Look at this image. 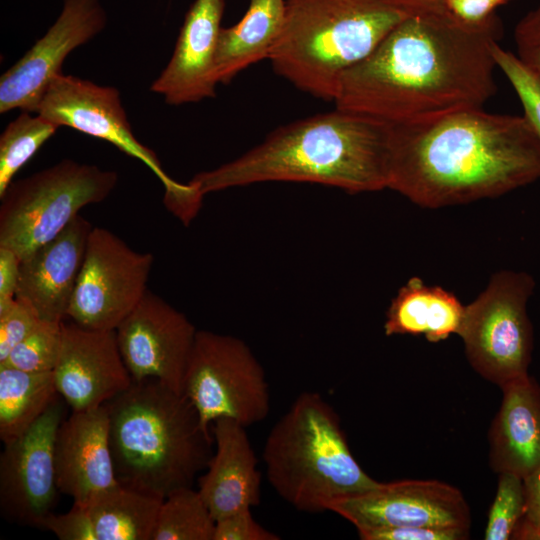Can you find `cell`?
Returning a JSON list of instances; mask_svg holds the SVG:
<instances>
[{
    "mask_svg": "<svg viewBox=\"0 0 540 540\" xmlns=\"http://www.w3.org/2000/svg\"><path fill=\"white\" fill-rule=\"evenodd\" d=\"M502 32L496 14L472 25L444 5L415 11L342 76L335 107L389 125L482 108L496 93L493 49Z\"/></svg>",
    "mask_w": 540,
    "mask_h": 540,
    "instance_id": "6da1fadb",
    "label": "cell"
},
{
    "mask_svg": "<svg viewBox=\"0 0 540 540\" xmlns=\"http://www.w3.org/2000/svg\"><path fill=\"white\" fill-rule=\"evenodd\" d=\"M540 179V139L524 115L463 109L391 125L388 189L425 208L494 198Z\"/></svg>",
    "mask_w": 540,
    "mask_h": 540,
    "instance_id": "7a4b0ae2",
    "label": "cell"
},
{
    "mask_svg": "<svg viewBox=\"0 0 540 540\" xmlns=\"http://www.w3.org/2000/svg\"><path fill=\"white\" fill-rule=\"evenodd\" d=\"M391 125L335 108L279 126L239 157L189 182L203 196L263 182H307L349 193L388 188Z\"/></svg>",
    "mask_w": 540,
    "mask_h": 540,
    "instance_id": "3957f363",
    "label": "cell"
},
{
    "mask_svg": "<svg viewBox=\"0 0 540 540\" xmlns=\"http://www.w3.org/2000/svg\"><path fill=\"white\" fill-rule=\"evenodd\" d=\"M119 484L165 499L192 487L213 454V436L183 393L156 379L132 382L104 404Z\"/></svg>",
    "mask_w": 540,
    "mask_h": 540,
    "instance_id": "277c9868",
    "label": "cell"
},
{
    "mask_svg": "<svg viewBox=\"0 0 540 540\" xmlns=\"http://www.w3.org/2000/svg\"><path fill=\"white\" fill-rule=\"evenodd\" d=\"M411 13L387 0H286L268 59L299 90L334 102L342 76Z\"/></svg>",
    "mask_w": 540,
    "mask_h": 540,
    "instance_id": "5b68a950",
    "label": "cell"
},
{
    "mask_svg": "<svg viewBox=\"0 0 540 540\" xmlns=\"http://www.w3.org/2000/svg\"><path fill=\"white\" fill-rule=\"evenodd\" d=\"M274 491L304 513L379 484L354 458L339 415L318 393H300L270 430L263 449Z\"/></svg>",
    "mask_w": 540,
    "mask_h": 540,
    "instance_id": "8992f818",
    "label": "cell"
},
{
    "mask_svg": "<svg viewBox=\"0 0 540 540\" xmlns=\"http://www.w3.org/2000/svg\"><path fill=\"white\" fill-rule=\"evenodd\" d=\"M117 182V172L72 159L12 181L0 196V247L21 260L28 257L61 233L80 209L106 199Z\"/></svg>",
    "mask_w": 540,
    "mask_h": 540,
    "instance_id": "52a82bcc",
    "label": "cell"
},
{
    "mask_svg": "<svg viewBox=\"0 0 540 540\" xmlns=\"http://www.w3.org/2000/svg\"><path fill=\"white\" fill-rule=\"evenodd\" d=\"M534 287L528 273L501 270L465 305L458 335L467 358L482 377L500 387L529 375L533 333L527 303Z\"/></svg>",
    "mask_w": 540,
    "mask_h": 540,
    "instance_id": "ba28073f",
    "label": "cell"
},
{
    "mask_svg": "<svg viewBox=\"0 0 540 540\" xmlns=\"http://www.w3.org/2000/svg\"><path fill=\"white\" fill-rule=\"evenodd\" d=\"M182 393L197 411L202 428L229 418L245 427L270 412L264 369L241 339L198 330L185 369Z\"/></svg>",
    "mask_w": 540,
    "mask_h": 540,
    "instance_id": "9c48e42d",
    "label": "cell"
},
{
    "mask_svg": "<svg viewBox=\"0 0 540 540\" xmlns=\"http://www.w3.org/2000/svg\"><path fill=\"white\" fill-rule=\"evenodd\" d=\"M35 113L59 127L107 141L140 160L163 184L164 204L182 223L188 225L197 215L203 196L189 182L169 177L155 152L134 136L117 88L61 73L48 86Z\"/></svg>",
    "mask_w": 540,
    "mask_h": 540,
    "instance_id": "30bf717a",
    "label": "cell"
},
{
    "mask_svg": "<svg viewBox=\"0 0 540 540\" xmlns=\"http://www.w3.org/2000/svg\"><path fill=\"white\" fill-rule=\"evenodd\" d=\"M153 260L93 227L66 319L89 330H116L147 292Z\"/></svg>",
    "mask_w": 540,
    "mask_h": 540,
    "instance_id": "8fae6325",
    "label": "cell"
},
{
    "mask_svg": "<svg viewBox=\"0 0 540 540\" xmlns=\"http://www.w3.org/2000/svg\"><path fill=\"white\" fill-rule=\"evenodd\" d=\"M357 530L399 527L470 528L462 493L437 480H401L337 498L328 505Z\"/></svg>",
    "mask_w": 540,
    "mask_h": 540,
    "instance_id": "7c38bea8",
    "label": "cell"
},
{
    "mask_svg": "<svg viewBox=\"0 0 540 540\" xmlns=\"http://www.w3.org/2000/svg\"><path fill=\"white\" fill-rule=\"evenodd\" d=\"M59 399L0 454V512L9 522L39 528L57 500L54 443L63 417Z\"/></svg>",
    "mask_w": 540,
    "mask_h": 540,
    "instance_id": "4fadbf2b",
    "label": "cell"
},
{
    "mask_svg": "<svg viewBox=\"0 0 540 540\" xmlns=\"http://www.w3.org/2000/svg\"><path fill=\"white\" fill-rule=\"evenodd\" d=\"M197 331L182 312L150 290L115 330L133 382L156 379L180 393Z\"/></svg>",
    "mask_w": 540,
    "mask_h": 540,
    "instance_id": "5bb4252c",
    "label": "cell"
},
{
    "mask_svg": "<svg viewBox=\"0 0 540 540\" xmlns=\"http://www.w3.org/2000/svg\"><path fill=\"white\" fill-rule=\"evenodd\" d=\"M99 0H65L46 34L0 78V112L19 109L35 113L52 80L61 74L66 57L104 28Z\"/></svg>",
    "mask_w": 540,
    "mask_h": 540,
    "instance_id": "9a60e30c",
    "label": "cell"
},
{
    "mask_svg": "<svg viewBox=\"0 0 540 540\" xmlns=\"http://www.w3.org/2000/svg\"><path fill=\"white\" fill-rule=\"evenodd\" d=\"M53 375L59 396L73 412L98 408L133 382L115 330H89L65 320Z\"/></svg>",
    "mask_w": 540,
    "mask_h": 540,
    "instance_id": "2e32d148",
    "label": "cell"
},
{
    "mask_svg": "<svg viewBox=\"0 0 540 540\" xmlns=\"http://www.w3.org/2000/svg\"><path fill=\"white\" fill-rule=\"evenodd\" d=\"M223 12L224 0H195L189 8L172 56L150 87L166 103L182 105L215 96Z\"/></svg>",
    "mask_w": 540,
    "mask_h": 540,
    "instance_id": "e0dca14e",
    "label": "cell"
},
{
    "mask_svg": "<svg viewBox=\"0 0 540 540\" xmlns=\"http://www.w3.org/2000/svg\"><path fill=\"white\" fill-rule=\"evenodd\" d=\"M92 229L77 215L61 233L21 260L16 299L41 320L67 318Z\"/></svg>",
    "mask_w": 540,
    "mask_h": 540,
    "instance_id": "ac0fdd59",
    "label": "cell"
},
{
    "mask_svg": "<svg viewBox=\"0 0 540 540\" xmlns=\"http://www.w3.org/2000/svg\"><path fill=\"white\" fill-rule=\"evenodd\" d=\"M58 490L73 503L85 504L95 494L118 483L104 405L73 412L60 423L54 443Z\"/></svg>",
    "mask_w": 540,
    "mask_h": 540,
    "instance_id": "d6986e66",
    "label": "cell"
},
{
    "mask_svg": "<svg viewBox=\"0 0 540 540\" xmlns=\"http://www.w3.org/2000/svg\"><path fill=\"white\" fill-rule=\"evenodd\" d=\"M246 428L229 418L210 426L215 449L197 490L215 521L260 503L261 474Z\"/></svg>",
    "mask_w": 540,
    "mask_h": 540,
    "instance_id": "ffe728a7",
    "label": "cell"
},
{
    "mask_svg": "<svg viewBox=\"0 0 540 540\" xmlns=\"http://www.w3.org/2000/svg\"><path fill=\"white\" fill-rule=\"evenodd\" d=\"M501 389L489 434L491 466L524 478L540 466V385L527 375Z\"/></svg>",
    "mask_w": 540,
    "mask_h": 540,
    "instance_id": "44dd1931",
    "label": "cell"
},
{
    "mask_svg": "<svg viewBox=\"0 0 540 540\" xmlns=\"http://www.w3.org/2000/svg\"><path fill=\"white\" fill-rule=\"evenodd\" d=\"M464 308L453 293L411 277L390 303L384 332L387 336L423 335L437 343L459 334Z\"/></svg>",
    "mask_w": 540,
    "mask_h": 540,
    "instance_id": "7402d4cb",
    "label": "cell"
},
{
    "mask_svg": "<svg viewBox=\"0 0 540 540\" xmlns=\"http://www.w3.org/2000/svg\"><path fill=\"white\" fill-rule=\"evenodd\" d=\"M286 0H250L243 17L219 34L215 72L218 84L230 83L240 72L268 59L285 21Z\"/></svg>",
    "mask_w": 540,
    "mask_h": 540,
    "instance_id": "603a6c76",
    "label": "cell"
},
{
    "mask_svg": "<svg viewBox=\"0 0 540 540\" xmlns=\"http://www.w3.org/2000/svg\"><path fill=\"white\" fill-rule=\"evenodd\" d=\"M164 499L117 484L86 505L97 540H152Z\"/></svg>",
    "mask_w": 540,
    "mask_h": 540,
    "instance_id": "cb8c5ba5",
    "label": "cell"
},
{
    "mask_svg": "<svg viewBox=\"0 0 540 540\" xmlns=\"http://www.w3.org/2000/svg\"><path fill=\"white\" fill-rule=\"evenodd\" d=\"M53 371L28 372L0 365V439L24 434L58 400Z\"/></svg>",
    "mask_w": 540,
    "mask_h": 540,
    "instance_id": "d4e9b609",
    "label": "cell"
},
{
    "mask_svg": "<svg viewBox=\"0 0 540 540\" xmlns=\"http://www.w3.org/2000/svg\"><path fill=\"white\" fill-rule=\"evenodd\" d=\"M215 524L198 490L183 487L162 501L152 540H213Z\"/></svg>",
    "mask_w": 540,
    "mask_h": 540,
    "instance_id": "484cf974",
    "label": "cell"
},
{
    "mask_svg": "<svg viewBox=\"0 0 540 540\" xmlns=\"http://www.w3.org/2000/svg\"><path fill=\"white\" fill-rule=\"evenodd\" d=\"M59 126L36 113L22 111L0 136V196L15 174L36 154Z\"/></svg>",
    "mask_w": 540,
    "mask_h": 540,
    "instance_id": "4316f807",
    "label": "cell"
},
{
    "mask_svg": "<svg viewBox=\"0 0 540 540\" xmlns=\"http://www.w3.org/2000/svg\"><path fill=\"white\" fill-rule=\"evenodd\" d=\"M62 322L41 320L0 365L28 372L53 371L60 354Z\"/></svg>",
    "mask_w": 540,
    "mask_h": 540,
    "instance_id": "83f0119b",
    "label": "cell"
},
{
    "mask_svg": "<svg viewBox=\"0 0 540 540\" xmlns=\"http://www.w3.org/2000/svg\"><path fill=\"white\" fill-rule=\"evenodd\" d=\"M525 513L523 478L517 474H499L497 492L488 514L486 540L511 539L512 532Z\"/></svg>",
    "mask_w": 540,
    "mask_h": 540,
    "instance_id": "f1b7e54d",
    "label": "cell"
},
{
    "mask_svg": "<svg viewBox=\"0 0 540 540\" xmlns=\"http://www.w3.org/2000/svg\"><path fill=\"white\" fill-rule=\"evenodd\" d=\"M499 68L517 94L523 115L540 139V79L518 59L515 53L503 49L499 43L493 49Z\"/></svg>",
    "mask_w": 540,
    "mask_h": 540,
    "instance_id": "f546056e",
    "label": "cell"
},
{
    "mask_svg": "<svg viewBox=\"0 0 540 540\" xmlns=\"http://www.w3.org/2000/svg\"><path fill=\"white\" fill-rule=\"evenodd\" d=\"M39 528L52 532L60 540H97L90 513L84 504L73 503L64 514L50 513Z\"/></svg>",
    "mask_w": 540,
    "mask_h": 540,
    "instance_id": "4dcf8cb0",
    "label": "cell"
},
{
    "mask_svg": "<svg viewBox=\"0 0 540 540\" xmlns=\"http://www.w3.org/2000/svg\"><path fill=\"white\" fill-rule=\"evenodd\" d=\"M41 319L26 304L16 299L15 305L0 316V363L39 324Z\"/></svg>",
    "mask_w": 540,
    "mask_h": 540,
    "instance_id": "1f68e13d",
    "label": "cell"
},
{
    "mask_svg": "<svg viewBox=\"0 0 540 540\" xmlns=\"http://www.w3.org/2000/svg\"><path fill=\"white\" fill-rule=\"evenodd\" d=\"M514 41L518 59L540 79V5L519 20Z\"/></svg>",
    "mask_w": 540,
    "mask_h": 540,
    "instance_id": "d6a6232c",
    "label": "cell"
},
{
    "mask_svg": "<svg viewBox=\"0 0 540 540\" xmlns=\"http://www.w3.org/2000/svg\"><path fill=\"white\" fill-rule=\"evenodd\" d=\"M253 517L251 508H243L216 520L213 540H279Z\"/></svg>",
    "mask_w": 540,
    "mask_h": 540,
    "instance_id": "836d02e7",
    "label": "cell"
},
{
    "mask_svg": "<svg viewBox=\"0 0 540 540\" xmlns=\"http://www.w3.org/2000/svg\"><path fill=\"white\" fill-rule=\"evenodd\" d=\"M362 540H462L469 530L461 528L399 527L357 530Z\"/></svg>",
    "mask_w": 540,
    "mask_h": 540,
    "instance_id": "e575fe53",
    "label": "cell"
},
{
    "mask_svg": "<svg viewBox=\"0 0 540 540\" xmlns=\"http://www.w3.org/2000/svg\"><path fill=\"white\" fill-rule=\"evenodd\" d=\"M20 264L21 259L13 250L0 247V316L16 303Z\"/></svg>",
    "mask_w": 540,
    "mask_h": 540,
    "instance_id": "d590c367",
    "label": "cell"
},
{
    "mask_svg": "<svg viewBox=\"0 0 540 540\" xmlns=\"http://www.w3.org/2000/svg\"><path fill=\"white\" fill-rule=\"evenodd\" d=\"M510 0H443L446 10L467 24H481L495 15L498 7Z\"/></svg>",
    "mask_w": 540,
    "mask_h": 540,
    "instance_id": "8d00e7d4",
    "label": "cell"
},
{
    "mask_svg": "<svg viewBox=\"0 0 540 540\" xmlns=\"http://www.w3.org/2000/svg\"><path fill=\"white\" fill-rule=\"evenodd\" d=\"M524 516L540 525V466L523 478Z\"/></svg>",
    "mask_w": 540,
    "mask_h": 540,
    "instance_id": "74e56055",
    "label": "cell"
},
{
    "mask_svg": "<svg viewBox=\"0 0 540 540\" xmlns=\"http://www.w3.org/2000/svg\"><path fill=\"white\" fill-rule=\"evenodd\" d=\"M511 539L540 540V525L523 515L515 526Z\"/></svg>",
    "mask_w": 540,
    "mask_h": 540,
    "instance_id": "f35d334b",
    "label": "cell"
},
{
    "mask_svg": "<svg viewBox=\"0 0 540 540\" xmlns=\"http://www.w3.org/2000/svg\"><path fill=\"white\" fill-rule=\"evenodd\" d=\"M412 12L443 5V0H387Z\"/></svg>",
    "mask_w": 540,
    "mask_h": 540,
    "instance_id": "ab89813d",
    "label": "cell"
}]
</instances>
